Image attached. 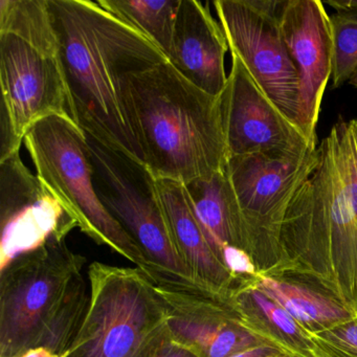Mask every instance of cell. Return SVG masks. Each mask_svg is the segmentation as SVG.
Segmentation results:
<instances>
[{
    "instance_id": "obj_1",
    "label": "cell",
    "mask_w": 357,
    "mask_h": 357,
    "mask_svg": "<svg viewBox=\"0 0 357 357\" xmlns=\"http://www.w3.org/2000/svg\"><path fill=\"white\" fill-rule=\"evenodd\" d=\"M73 120L89 137L145 165L124 97L129 75L167 61L130 22L91 0H49Z\"/></svg>"
},
{
    "instance_id": "obj_2",
    "label": "cell",
    "mask_w": 357,
    "mask_h": 357,
    "mask_svg": "<svg viewBox=\"0 0 357 357\" xmlns=\"http://www.w3.org/2000/svg\"><path fill=\"white\" fill-rule=\"evenodd\" d=\"M284 269L357 314V120L338 119L281 225Z\"/></svg>"
},
{
    "instance_id": "obj_3",
    "label": "cell",
    "mask_w": 357,
    "mask_h": 357,
    "mask_svg": "<svg viewBox=\"0 0 357 357\" xmlns=\"http://www.w3.org/2000/svg\"><path fill=\"white\" fill-rule=\"evenodd\" d=\"M124 97L145 165L156 181L185 185L225 170L221 96L204 93L167 60L129 75Z\"/></svg>"
},
{
    "instance_id": "obj_4",
    "label": "cell",
    "mask_w": 357,
    "mask_h": 357,
    "mask_svg": "<svg viewBox=\"0 0 357 357\" xmlns=\"http://www.w3.org/2000/svg\"><path fill=\"white\" fill-rule=\"evenodd\" d=\"M0 160L39 121H74L49 0H0Z\"/></svg>"
},
{
    "instance_id": "obj_5",
    "label": "cell",
    "mask_w": 357,
    "mask_h": 357,
    "mask_svg": "<svg viewBox=\"0 0 357 357\" xmlns=\"http://www.w3.org/2000/svg\"><path fill=\"white\" fill-rule=\"evenodd\" d=\"M91 302L63 357H155L170 337L156 286L137 267L89 264Z\"/></svg>"
},
{
    "instance_id": "obj_6",
    "label": "cell",
    "mask_w": 357,
    "mask_h": 357,
    "mask_svg": "<svg viewBox=\"0 0 357 357\" xmlns=\"http://www.w3.org/2000/svg\"><path fill=\"white\" fill-rule=\"evenodd\" d=\"M24 144L37 176L80 231L135 264L153 281V271L143 252L96 191L86 135L78 125L70 119L49 116L28 131Z\"/></svg>"
},
{
    "instance_id": "obj_7",
    "label": "cell",
    "mask_w": 357,
    "mask_h": 357,
    "mask_svg": "<svg viewBox=\"0 0 357 357\" xmlns=\"http://www.w3.org/2000/svg\"><path fill=\"white\" fill-rule=\"evenodd\" d=\"M85 135L96 191L143 252L153 271L152 283L204 294L175 245L149 169Z\"/></svg>"
},
{
    "instance_id": "obj_8",
    "label": "cell",
    "mask_w": 357,
    "mask_h": 357,
    "mask_svg": "<svg viewBox=\"0 0 357 357\" xmlns=\"http://www.w3.org/2000/svg\"><path fill=\"white\" fill-rule=\"evenodd\" d=\"M317 164V148L300 155L263 153L231 156L225 172L240 214L241 248L260 275L284 269L281 225L296 192Z\"/></svg>"
},
{
    "instance_id": "obj_9",
    "label": "cell",
    "mask_w": 357,
    "mask_h": 357,
    "mask_svg": "<svg viewBox=\"0 0 357 357\" xmlns=\"http://www.w3.org/2000/svg\"><path fill=\"white\" fill-rule=\"evenodd\" d=\"M85 262L66 240H55L0 271V357H20L39 346Z\"/></svg>"
},
{
    "instance_id": "obj_10",
    "label": "cell",
    "mask_w": 357,
    "mask_h": 357,
    "mask_svg": "<svg viewBox=\"0 0 357 357\" xmlns=\"http://www.w3.org/2000/svg\"><path fill=\"white\" fill-rule=\"evenodd\" d=\"M282 1L216 0L213 6L231 55L241 60L261 91L298 127L300 80L280 31Z\"/></svg>"
},
{
    "instance_id": "obj_11",
    "label": "cell",
    "mask_w": 357,
    "mask_h": 357,
    "mask_svg": "<svg viewBox=\"0 0 357 357\" xmlns=\"http://www.w3.org/2000/svg\"><path fill=\"white\" fill-rule=\"evenodd\" d=\"M0 271L24 255L78 227L59 200L22 162L20 151L0 160Z\"/></svg>"
},
{
    "instance_id": "obj_12",
    "label": "cell",
    "mask_w": 357,
    "mask_h": 357,
    "mask_svg": "<svg viewBox=\"0 0 357 357\" xmlns=\"http://www.w3.org/2000/svg\"><path fill=\"white\" fill-rule=\"evenodd\" d=\"M227 153L292 156L317 149L255 82L241 60L231 55V68L221 95Z\"/></svg>"
},
{
    "instance_id": "obj_13",
    "label": "cell",
    "mask_w": 357,
    "mask_h": 357,
    "mask_svg": "<svg viewBox=\"0 0 357 357\" xmlns=\"http://www.w3.org/2000/svg\"><path fill=\"white\" fill-rule=\"evenodd\" d=\"M279 26L300 80L298 125L317 144V121L333 70L330 15L319 0H283Z\"/></svg>"
},
{
    "instance_id": "obj_14",
    "label": "cell",
    "mask_w": 357,
    "mask_h": 357,
    "mask_svg": "<svg viewBox=\"0 0 357 357\" xmlns=\"http://www.w3.org/2000/svg\"><path fill=\"white\" fill-rule=\"evenodd\" d=\"M156 289L168 309L170 337L198 357H231L260 344L227 304L199 292Z\"/></svg>"
},
{
    "instance_id": "obj_15",
    "label": "cell",
    "mask_w": 357,
    "mask_h": 357,
    "mask_svg": "<svg viewBox=\"0 0 357 357\" xmlns=\"http://www.w3.org/2000/svg\"><path fill=\"white\" fill-rule=\"evenodd\" d=\"M227 51V37L208 3L181 0L168 58L177 72L204 93L218 97L229 78L225 64Z\"/></svg>"
},
{
    "instance_id": "obj_16",
    "label": "cell",
    "mask_w": 357,
    "mask_h": 357,
    "mask_svg": "<svg viewBox=\"0 0 357 357\" xmlns=\"http://www.w3.org/2000/svg\"><path fill=\"white\" fill-rule=\"evenodd\" d=\"M158 196L175 245L204 294L225 303L243 280H237L216 256L198 225L183 183L156 181Z\"/></svg>"
},
{
    "instance_id": "obj_17",
    "label": "cell",
    "mask_w": 357,
    "mask_h": 357,
    "mask_svg": "<svg viewBox=\"0 0 357 357\" xmlns=\"http://www.w3.org/2000/svg\"><path fill=\"white\" fill-rule=\"evenodd\" d=\"M225 304L260 344L273 347L286 357H315L312 336L257 287L255 278L240 282Z\"/></svg>"
},
{
    "instance_id": "obj_18",
    "label": "cell",
    "mask_w": 357,
    "mask_h": 357,
    "mask_svg": "<svg viewBox=\"0 0 357 357\" xmlns=\"http://www.w3.org/2000/svg\"><path fill=\"white\" fill-rule=\"evenodd\" d=\"M183 188L198 225L220 261L225 248H241L239 208L225 170L194 179Z\"/></svg>"
},
{
    "instance_id": "obj_19",
    "label": "cell",
    "mask_w": 357,
    "mask_h": 357,
    "mask_svg": "<svg viewBox=\"0 0 357 357\" xmlns=\"http://www.w3.org/2000/svg\"><path fill=\"white\" fill-rule=\"evenodd\" d=\"M255 284L285 309L311 336L344 323L354 315L329 294L298 278L258 273Z\"/></svg>"
},
{
    "instance_id": "obj_20",
    "label": "cell",
    "mask_w": 357,
    "mask_h": 357,
    "mask_svg": "<svg viewBox=\"0 0 357 357\" xmlns=\"http://www.w3.org/2000/svg\"><path fill=\"white\" fill-rule=\"evenodd\" d=\"M99 3L141 31L168 59L181 0H99Z\"/></svg>"
},
{
    "instance_id": "obj_21",
    "label": "cell",
    "mask_w": 357,
    "mask_h": 357,
    "mask_svg": "<svg viewBox=\"0 0 357 357\" xmlns=\"http://www.w3.org/2000/svg\"><path fill=\"white\" fill-rule=\"evenodd\" d=\"M91 302L89 277L83 273L74 278L61 304L47 325L38 347L49 349L58 356L68 352L76 338Z\"/></svg>"
},
{
    "instance_id": "obj_22",
    "label": "cell",
    "mask_w": 357,
    "mask_h": 357,
    "mask_svg": "<svg viewBox=\"0 0 357 357\" xmlns=\"http://www.w3.org/2000/svg\"><path fill=\"white\" fill-rule=\"evenodd\" d=\"M333 43L334 89L350 80L357 70V10L340 11L330 15Z\"/></svg>"
},
{
    "instance_id": "obj_23",
    "label": "cell",
    "mask_w": 357,
    "mask_h": 357,
    "mask_svg": "<svg viewBox=\"0 0 357 357\" xmlns=\"http://www.w3.org/2000/svg\"><path fill=\"white\" fill-rule=\"evenodd\" d=\"M315 357H357V314L312 335Z\"/></svg>"
},
{
    "instance_id": "obj_24",
    "label": "cell",
    "mask_w": 357,
    "mask_h": 357,
    "mask_svg": "<svg viewBox=\"0 0 357 357\" xmlns=\"http://www.w3.org/2000/svg\"><path fill=\"white\" fill-rule=\"evenodd\" d=\"M231 357H286L283 353L280 352L273 347L268 344H260L250 347L245 350L240 351Z\"/></svg>"
},
{
    "instance_id": "obj_25",
    "label": "cell",
    "mask_w": 357,
    "mask_h": 357,
    "mask_svg": "<svg viewBox=\"0 0 357 357\" xmlns=\"http://www.w3.org/2000/svg\"><path fill=\"white\" fill-rule=\"evenodd\" d=\"M155 357H198L190 349L181 346L178 342H174L172 338L168 340L162 344V349Z\"/></svg>"
},
{
    "instance_id": "obj_26",
    "label": "cell",
    "mask_w": 357,
    "mask_h": 357,
    "mask_svg": "<svg viewBox=\"0 0 357 357\" xmlns=\"http://www.w3.org/2000/svg\"><path fill=\"white\" fill-rule=\"evenodd\" d=\"M326 5L335 9L336 12L357 10V0H328Z\"/></svg>"
},
{
    "instance_id": "obj_27",
    "label": "cell",
    "mask_w": 357,
    "mask_h": 357,
    "mask_svg": "<svg viewBox=\"0 0 357 357\" xmlns=\"http://www.w3.org/2000/svg\"><path fill=\"white\" fill-rule=\"evenodd\" d=\"M20 357H62L54 354L49 349L43 348V347H37V348L30 349V350L24 352Z\"/></svg>"
},
{
    "instance_id": "obj_28",
    "label": "cell",
    "mask_w": 357,
    "mask_h": 357,
    "mask_svg": "<svg viewBox=\"0 0 357 357\" xmlns=\"http://www.w3.org/2000/svg\"><path fill=\"white\" fill-rule=\"evenodd\" d=\"M348 84H350L351 86L357 89V70L356 72L354 73V74L352 75V77H351L350 80L348 81Z\"/></svg>"
},
{
    "instance_id": "obj_29",
    "label": "cell",
    "mask_w": 357,
    "mask_h": 357,
    "mask_svg": "<svg viewBox=\"0 0 357 357\" xmlns=\"http://www.w3.org/2000/svg\"><path fill=\"white\" fill-rule=\"evenodd\" d=\"M62 357H63V356H62Z\"/></svg>"
}]
</instances>
